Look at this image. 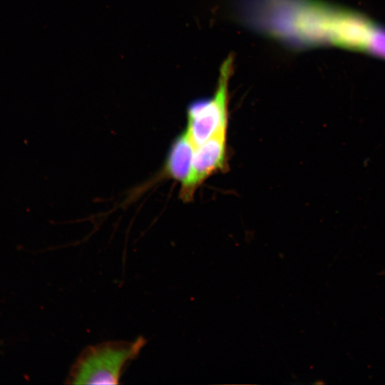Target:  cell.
<instances>
[{
	"label": "cell",
	"mask_w": 385,
	"mask_h": 385,
	"mask_svg": "<svg viewBox=\"0 0 385 385\" xmlns=\"http://www.w3.org/2000/svg\"><path fill=\"white\" fill-rule=\"evenodd\" d=\"M145 343L139 337L133 342L108 341L86 347L71 366L66 384H119L124 369Z\"/></svg>",
	"instance_id": "1"
},
{
	"label": "cell",
	"mask_w": 385,
	"mask_h": 385,
	"mask_svg": "<svg viewBox=\"0 0 385 385\" xmlns=\"http://www.w3.org/2000/svg\"><path fill=\"white\" fill-rule=\"evenodd\" d=\"M234 55L230 54L221 64L213 96L195 101L188 108L185 130L195 146L201 145L220 132H226L228 86L234 71Z\"/></svg>",
	"instance_id": "2"
},
{
	"label": "cell",
	"mask_w": 385,
	"mask_h": 385,
	"mask_svg": "<svg viewBox=\"0 0 385 385\" xmlns=\"http://www.w3.org/2000/svg\"><path fill=\"white\" fill-rule=\"evenodd\" d=\"M225 164L226 132H220L195 147L191 177L180 197L190 200L197 188L210 175L225 168Z\"/></svg>",
	"instance_id": "3"
},
{
	"label": "cell",
	"mask_w": 385,
	"mask_h": 385,
	"mask_svg": "<svg viewBox=\"0 0 385 385\" xmlns=\"http://www.w3.org/2000/svg\"><path fill=\"white\" fill-rule=\"evenodd\" d=\"M375 25L376 23L364 15L339 8L334 24L332 45L364 52Z\"/></svg>",
	"instance_id": "4"
},
{
	"label": "cell",
	"mask_w": 385,
	"mask_h": 385,
	"mask_svg": "<svg viewBox=\"0 0 385 385\" xmlns=\"http://www.w3.org/2000/svg\"><path fill=\"white\" fill-rule=\"evenodd\" d=\"M195 147L185 130L173 141L166 158L164 175L180 182V192L187 188L191 177Z\"/></svg>",
	"instance_id": "5"
},
{
	"label": "cell",
	"mask_w": 385,
	"mask_h": 385,
	"mask_svg": "<svg viewBox=\"0 0 385 385\" xmlns=\"http://www.w3.org/2000/svg\"><path fill=\"white\" fill-rule=\"evenodd\" d=\"M365 53L385 60V27L376 24L368 41Z\"/></svg>",
	"instance_id": "6"
}]
</instances>
